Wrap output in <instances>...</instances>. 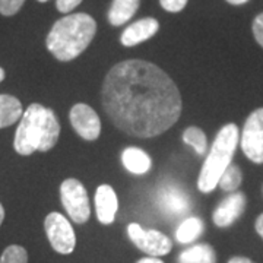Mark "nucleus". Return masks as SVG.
I'll list each match as a JSON object with an SVG mask.
<instances>
[{"instance_id":"obj_12","label":"nucleus","mask_w":263,"mask_h":263,"mask_svg":"<svg viewBox=\"0 0 263 263\" xmlns=\"http://www.w3.org/2000/svg\"><path fill=\"white\" fill-rule=\"evenodd\" d=\"M160 29V22L155 18H142L130 24L122 32L120 43L124 47H135L152 38Z\"/></svg>"},{"instance_id":"obj_19","label":"nucleus","mask_w":263,"mask_h":263,"mask_svg":"<svg viewBox=\"0 0 263 263\" xmlns=\"http://www.w3.org/2000/svg\"><path fill=\"white\" fill-rule=\"evenodd\" d=\"M183 141H184V143L190 145L199 155H203L205 151H206V135H205V132L196 127V126H190L184 130Z\"/></svg>"},{"instance_id":"obj_20","label":"nucleus","mask_w":263,"mask_h":263,"mask_svg":"<svg viewBox=\"0 0 263 263\" xmlns=\"http://www.w3.org/2000/svg\"><path fill=\"white\" fill-rule=\"evenodd\" d=\"M241 180H243L241 170L234 164H230L228 168L222 173L221 179L218 181V186L226 192H235L241 184Z\"/></svg>"},{"instance_id":"obj_9","label":"nucleus","mask_w":263,"mask_h":263,"mask_svg":"<svg viewBox=\"0 0 263 263\" xmlns=\"http://www.w3.org/2000/svg\"><path fill=\"white\" fill-rule=\"evenodd\" d=\"M70 124L73 130L85 141H95L101 133V120L88 104L78 103L72 107L69 113Z\"/></svg>"},{"instance_id":"obj_25","label":"nucleus","mask_w":263,"mask_h":263,"mask_svg":"<svg viewBox=\"0 0 263 263\" xmlns=\"http://www.w3.org/2000/svg\"><path fill=\"white\" fill-rule=\"evenodd\" d=\"M84 0H56V8L62 13H69L78 8Z\"/></svg>"},{"instance_id":"obj_24","label":"nucleus","mask_w":263,"mask_h":263,"mask_svg":"<svg viewBox=\"0 0 263 263\" xmlns=\"http://www.w3.org/2000/svg\"><path fill=\"white\" fill-rule=\"evenodd\" d=\"M253 35L256 38V41L259 43V46L263 48V12L259 13L253 21Z\"/></svg>"},{"instance_id":"obj_4","label":"nucleus","mask_w":263,"mask_h":263,"mask_svg":"<svg viewBox=\"0 0 263 263\" xmlns=\"http://www.w3.org/2000/svg\"><path fill=\"white\" fill-rule=\"evenodd\" d=\"M238 142L240 132L234 123H228L218 132L197 179V189L202 193H209L218 186L222 173L231 164Z\"/></svg>"},{"instance_id":"obj_29","label":"nucleus","mask_w":263,"mask_h":263,"mask_svg":"<svg viewBox=\"0 0 263 263\" xmlns=\"http://www.w3.org/2000/svg\"><path fill=\"white\" fill-rule=\"evenodd\" d=\"M226 2H228L230 5H234V6H240V5H245V3H247L249 0H226Z\"/></svg>"},{"instance_id":"obj_18","label":"nucleus","mask_w":263,"mask_h":263,"mask_svg":"<svg viewBox=\"0 0 263 263\" xmlns=\"http://www.w3.org/2000/svg\"><path fill=\"white\" fill-rule=\"evenodd\" d=\"M203 228L205 226L200 218L190 216L180 224L177 233H176V238L181 245H189V243L195 241L197 237L203 233Z\"/></svg>"},{"instance_id":"obj_26","label":"nucleus","mask_w":263,"mask_h":263,"mask_svg":"<svg viewBox=\"0 0 263 263\" xmlns=\"http://www.w3.org/2000/svg\"><path fill=\"white\" fill-rule=\"evenodd\" d=\"M254 228H256L257 234L260 235L263 240V214L262 215L257 216V219H256V224H254Z\"/></svg>"},{"instance_id":"obj_21","label":"nucleus","mask_w":263,"mask_h":263,"mask_svg":"<svg viewBox=\"0 0 263 263\" xmlns=\"http://www.w3.org/2000/svg\"><path fill=\"white\" fill-rule=\"evenodd\" d=\"M0 263H28V253L22 246L12 245L2 253Z\"/></svg>"},{"instance_id":"obj_13","label":"nucleus","mask_w":263,"mask_h":263,"mask_svg":"<svg viewBox=\"0 0 263 263\" xmlns=\"http://www.w3.org/2000/svg\"><path fill=\"white\" fill-rule=\"evenodd\" d=\"M95 209L97 218L103 224H111L119 209V200L114 189L108 184H101L95 192Z\"/></svg>"},{"instance_id":"obj_3","label":"nucleus","mask_w":263,"mask_h":263,"mask_svg":"<svg viewBox=\"0 0 263 263\" xmlns=\"http://www.w3.org/2000/svg\"><path fill=\"white\" fill-rule=\"evenodd\" d=\"M97 34V22L88 13H70L56 21L48 32L47 50L60 62H70L82 54Z\"/></svg>"},{"instance_id":"obj_28","label":"nucleus","mask_w":263,"mask_h":263,"mask_svg":"<svg viewBox=\"0 0 263 263\" xmlns=\"http://www.w3.org/2000/svg\"><path fill=\"white\" fill-rule=\"evenodd\" d=\"M136 263H164L158 257H143L141 260H138Z\"/></svg>"},{"instance_id":"obj_6","label":"nucleus","mask_w":263,"mask_h":263,"mask_svg":"<svg viewBox=\"0 0 263 263\" xmlns=\"http://www.w3.org/2000/svg\"><path fill=\"white\" fill-rule=\"evenodd\" d=\"M240 145L245 155L254 164H263V108L247 117L241 132Z\"/></svg>"},{"instance_id":"obj_8","label":"nucleus","mask_w":263,"mask_h":263,"mask_svg":"<svg viewBox=\"0 0 263 263\" xmlns=\"http://www.w3.org/2000/svg\"><path fill=\"white\" fill-rule=\"evenodd\" d=\"M127 234L133 245L152 257L165 256L173 249V243L167 235L157 230H145L135 222L127 227Z\"/></svg>"},{"instance_id":"obj_23","label":"nucleus","mask_w":263,"mask_h":263,"mask_svg":"<svg viewBox=\"0 0 263 263\" xmlns=\"http://www.w3.org/2000/svg\"><path fill=\"white\" fill-rule=\"evenodd\" d=\"M189 0H160L161 8L171 13H177L186 8Z\"/></svg>"},{"instance_id":"obj_10","label":"nucleus","mask_w":263,"mask_h":263,"mask_svg":"<svg viewBox=\"0 0 263 263\" xmlns=\"http://www.w3.org/2000/svg\"><path fill=\"white\" fill-rule=\"evenodd\" d=\"M157 203L160 209L168 216H181L186 215L190 211V199L186 195V192L177 184H164L158 190Z\"/></svg>"},{"instance_id":"obj_27","label":"nucleus","mask_w":263,"mask_h":263,"mask_svg":"<svg viewBox=\"0 0 263 263\" xmlns=\"http://www.w3.org/2000/svg\"><path fill=\"white\" fill-rule=\"evenodd\" d=\"M228 263H254L253 260H250L249 257H243V256H234L231 257Z\"/></svg>"},{"instance_id":"obj_22","label":"nucleus","mask_w":263,"mask_h":263,"mask_svg":"<svg viewBox=\"0 0 263 263\" xmlns=\"http://www.w3.org/2000/svg\"><path fill=\"white\" fill-rule=\"evenodd\" d=\"M25 0H0V15L13 16L22 9Z\"/></svg>"},{"instance_id":"obj_16","label":"nucleus","mask_w":263,"mask_h":263,"mask_svg":"<svg viewBox=\"0 0 263 263\" xmlns=\"http://www.w3.org/2000/svg\"><path fill=\"white\" fill-rule=\"evenodd\" d=\"M24 114L22 104L16 97L8 94H0V129L9 127L21 120Z\"/></svg>"},{"instance_id":"obj_15","label":"nucleus","mask_w":263,"mask_h":263,"mask_svg":"<svg viewBox=\"0 0 263 263\" xmlns=\"http://www.w3.org/2000/svg\"><path fill=\"white\" fill-rule=\"evenodd\" d=\"M139 5L141 0H113L108 10V22L113 27H122L135 16Z\"/></svg>"},{"instance_id":"obj_7","label":"nucleus","mask_w":263,"mask_h":263,"mask_svg":"<svg viewBox=\"0 0 263 263\" xmlns=\"http://www.w3.org/2000/svg\"><path fill=\"white\" fill-rule=\"evenodd\" d=\"M46 234L51 247L60 254H69L73 252L76 245V235L72 224L59 212L48 214L44 221Z\"/></svg>"},{"instance_id":"obj_11","label":"nucleus","mask_w":263,"mask_h":263,"mask_svg":"<svg viewBox=\"0 0 263 263\" xmlns=\"http://www.w3.org/2000/svg\"><path fill=\"white\" fill-rule=\"evenodd\" d=\"M246 208V195L241 192H233L226 197L214 211L212 219L216 227L227 228L233 226L235 221L243 215Z\"/></svg>"},{"instance_id":"obj_14","label":"nucleus","mask_w":263,"mask_h":263,"mask_svg":"<svg viewBox=\"0 0 263 263\" xmlns=\"http://www.w3.org/2000/svg\"><path fill=\"white\" fill-rule=\"evenodd\" d=\"M122 162L124 168L127 170L132 174H146L151 170L152 161L151 157L145 152V151L139 149V148H126L122 154Z\"/></svg>"},{"instance_id":"obj_17","label":"nucleus","mask_w":263,"mask_h":263,"mask_svg":"<svg viewBox=\"0 0 263 263\" xmlns=\"http://www.w3.org/2000/svg\"><path fill=\"white\" fill-rule=\"evenodd\" d=\"M179 263H216L215 250L206 243L192 246L179 254Z\"/></svg>"},{"instance_id":"obj_32","label":"nucleus","mask_w":263,"mask_h":263,"mask_svg":"<svg viewBox=\"0 0 263 263\" xmlns=\"http://www.w3.org/2000/svg\"><path fill=\"white\" fill-rule=\"evenodd\" d=\"M40 3H46V2H48V0H38Z\"/></svg>"},{"instance_id":"obj_30","label":"nucleus","mask_w":263,"mask_h":263,"mask_svg":"<svg viewBox=\"0 0 263 263\" xmlns=\"http://www.w3.org/2000/svg\"><path fill=\"white\" fill-rule=\"evenodd\" d=\"M3 219H5V209H3V205L0 203V226L3 222Z\"/></svg>"},{"instance_id":"obj_5","label":"nucleus","mask_w":263,"mask_h":263,"mask_svg":"<svg viewBox=\"0 0 263 263\" xmlns=\"http://www.w3.org/2000/svg\"><path fill=\"white\" fill-rule=\"evenodd\" d=\"M60 199L62 205L70 219L76 224H84L91 215L89 199L85 186L76 179H67L60 186Z\"/></svg>"},{"instance_id":"obj_31","label":"nucleus","mask_w":263,"mask_h":263,"mask_svg":"<svg viewBox=\"0 0 263 263\" xmlns=\"http://www.w3.org/2000/svg\"><path fill=\"white\" fill-rule=\"evenodd\" d=\"M5 76H6V73H5V70H3V69L0 67V82H2L3 79H5Z\"/></svg>"},{"instance_id":"obj_2","label":"nucleus","mask_w":263,"mask_h":263,"mask_svg":"<svg viewBox=\"0 0 263 263\" xmlns=\"http://www.w3.org/2000/svg\"><path fill=\"white\" fill-rule=\"evenodd\" d=\"M60 123L51 108L34 103L24 111L13 139L19 155H31L35 151L47 152L59 141Z\"/></svg>"},{"instance_id":"obj_1","label":"nucleus","mask_w":263,"mask_h":263,"mask_svg":"<svg viewBox=\"0 0 263 263\" xmlns=\"http://www.w3.org/2000/svg\"><path fill=\"white\" fill-rule=\"evenodd\" d=\"M103 107L117 129L135 138H155L181 116V94L161 67L146 60H124L104 78Z\"/></svg>"}]
</instances>
